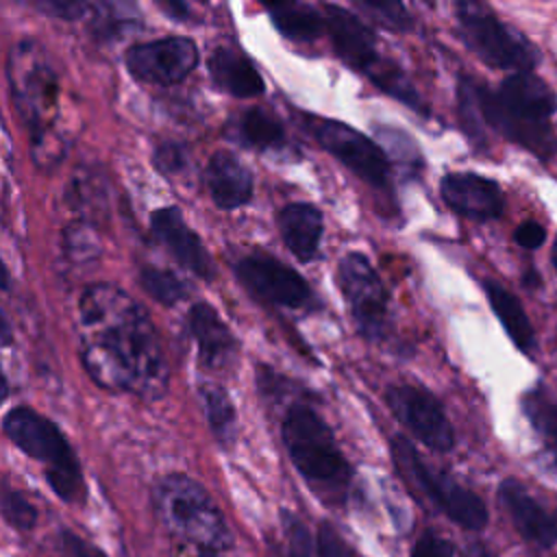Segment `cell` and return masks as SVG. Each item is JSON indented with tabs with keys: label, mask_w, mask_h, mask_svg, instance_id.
Returning <instances> with one entry per match:
<instances>
[{
	"label": "cell",
	"mask_w": 557,
	"mask_h": 557,
	"mask_svg": "<svg viewBox=\"0 0 557 557\" xmlns=\"http://www.w3.org/2000/svg\"><path fill=\"white\" fill-rule=\"evenodd\" d=\"M81 359L104 389L159 400L170 368L148 311L113 283L89 285L78 302Z\"/></svg>",
	"instance_id": "6da1fadb"
},
{
	"label": "cell",
	"mask_w": 557,
	"mask_h": 557,
	"mask_svg": "<svg viewBox=\"0 0 557 557\" xmlns=\"http://www.w3.org/2000/svg\"><path fill=\"white\" fill-rule=\"evenodd\" d=\"M152 505L159 522L200 555L233 546L231 529L211 494L187 474H165L154 483Z\"/></svg>",
	"instance_id": "7a4b0ae2"
},
{
	"label": "cell",
	"mask_w": 557,
	"mask_h": 557,
	"mask_svg": "<svg viewBox=\"0 0 557 557\" xmlns=\"http://www.w3.org/2000/svg\"><path fill=\"white\" fill-rule=\"evenodd\" d=\"M283 442L296 470L326 500H342L350 466L326 422L307 405H292L283 418Z\"/></svg>",
	"instance_id": "3957f363"
},
{
	"label": "cell",
	"mask_w": 557,
	"mask_h": 557,
	"mask_svg": "<svg viewBox=\"0 0 557 557\" xmlns=\"http://www.w3.org/2000/svg\"><path fill=\"white\" fill-rule=\"evenodd\" d=\"M2 431L22 453L44 466L46 481L61 500L85 503L87 487L78 457L50 418L30 407H15L4 416Z\"/></svg>",
	"instance_id": "277c9868"
},
{
	"label": "cell",
	"mask_w": 557,
	"mask_h": 557,
	"mask_svg": "<svg viewBox=\"0 0 557 557\" xmlns=\"http://www.w3.org/2000/svg\"><path fill=\"white\" fill-rule=\"evenodd\" d=\"M392 459L405 483L426 496L453 522L470 531H481L487 524V507L481 496L459 485L448 474L433 472L407 437L396 435L392 440Z\"/></svg>",
	"instance_id": "5b68a950"
},
{
	"label": "cell",
	"mask_w": 557,
	"mask_h": 557,
	"mask_svg": "<svg viewBox=\"0 0 557 557\" xmlns=\"http://www.w3.org/2000/svg\"><path fill=\"white\" fill-rule=\"evenodd\" d=\"M7 76L15 109L33 135L52 128L59 81L46 50L33 39L20 41L9 54Z\"/></svg>",
	"instance_id": "8992f818"
},
{
	"label": "cell",
	"mask_w": 557,
	"mask_h": 557,
	"mask_svg": "<svg viewBox=\"0 0 557 557\" xmlns=\"http://www.w3.org/2000/svg\"><path fill=\"white\" fill-rule=\"evenodd\" d=\"M457 24L466 46L487 65L500 70L531 72L540 54L518 30L507 26L490 7L481 2H459Z\"/></svg>",
	"instance_id": "52a82bcc"
},
{
	"label": "cell",
	"mask_w": 557,
	"mask_h": 557,
	"mask_svg": "<svg viewBox=\"0 0 557 557\" xmlns=\"http://www.w3.org/2000/svg\"><path fill=\"white\" fill-rule=\"evenodd\" d=\"M305 120L307 131L318 139V144L361 181L374 187H385L389 183L387 154L366 135L337 120H320L311 115H305Z\"/></svg>",
	"instance_id": "ba28073f"
},
{
	"label": "cell",
	"mask_w": 557,
	"mask_h": 557,
	"mask_svg": "<svg viewBox=\"0 0 557 557\" xmlns=\"http://www.w3.org/2000/svg\"><path fill=\"white\" fill-rule=\"evenodd\" d=\"M337 283L359 331L370 339H381L387 329L389 298L370 261L359 252H348L337 265Z\"/></svg>",
	"instance_id": "9c48e42d"
},
{
	"label": "cell",
	"mask_w": 557,
	"mask_h": 557,
	"mask_svg": "<svg viewBox=\"0 0 557 557\" xmlns=\"http://www.w3.org/2000/svg\"><path fill=\"white\" fill-rule=\"evenodd\" d=\"M124 61L137 81L176 85L198 65V48L189 37H163L131 46Z\"/></svg>",
	"instance_id": "30bf717a"
},
{
	"label": "cell",
	"mask_w": 557,
	"mask_h": 557,
	"mask_svg": "<svg viewBox=\"0 0 557 557\" xmlns=\"http://www.w3.org/2000/svg\"><path fill=\"white\" fill-rule=\"evenodd\" d=\"M387 405L398 422L405 424L422 444L437 453L453 448V426L433 394L413 385H396L387 392Z\"/></svg>",
	"instance_id": "8fae6325"
},
{
	"label": "cell",
	"mask_w": 557,
	"mask_h": 557,
	"mask_svg": "<svg viewBox=\"0 0 557 557\" xmlns=\"http://www.w3.org/2000/svg\"><path fill=\"white\" fill-rule=\"evenodd\" d=\"M239 283L259 300L281 307H302L311 298L307 281L274 257L250 255L237 261Z\"/></svg>",
	"instance_id": "7c38bea8"
},
{
	"label": "cell",
	"mask_w": 557,
	"mask_h": 557,
	"mask_svg": "<svg viewBox=\"0 0 557 557\" xmlns=\"http://www.w3.org/2000/svg\"><path fill=\"white\" fill-rule=\"evenodd\" d=\"M474 98H476L481 122L496 128L509 141H516L518 146L531 150L540 159H550L557 152V137L548 122H529L511 115L498 102L496 94H492L481 83L474 85Z\"/></svg>",
	"instance_id": "4fadbf2b"
},
{
	"label": "cell",
	"mask_w": 557,
	"mask_h": 557,
	"mask_svg": "<svg viewBox=\"0 0 557 557\" xmlns=\"http://www.w3.org/2000/svg\"><path fill=\"white\" fill-rule=\"evenodd\" d=\"M152 235L165 246V250L198 278L211 281L215 276V265L205 248L202 239L187 226L178 207H161L150 215Z\"/></svg>",
	"instance_id": "5bb4252c"
},
{
	"label": "cell",
	"mask_w": 557,
	"mask_h": 557,
	"mask_svg": "<svg viewBox=\"0 0 557 557\" xmlns=\"http://www.w3.org/2000/svg\"><path fill=\"white\" fill-rule=\"evenodd\" d=\"M322 22L329 30L335 52L355 70L368 74L381 59L376 52L374 33L348 9L337 4H324Z\"/></svg>",
	"instance_id": "9a60e30c"
},
{
	"label": "cell",
	"mask_w": 557,
	"mask_h": 557,
	"mask_svg": "<svg viewBox=\"0 0 557 557\" xmlns=\"http://www.w3.org/2000/svg\"><path fill=\"white\" fill-rule=\"evenodd\" d=\"M444 202L472 220H494L503 213V191L500 187L472 172L446 174L440 183Z\"/></svg>",
	"instance_id": "2e32d148"
},
{
	"label": "cell",
	"mask_w": 557,
	"mask_h": 557,
	"mask_svg": "<svg viewBox=\"0 0 557 557\" xmlns=\"http://www.w3.org/2000/svg\"><path fill=\"white\" fill-rule=\"evenodd\" d=\"M187 326L205 368L226 370L235 361L237 339L211 305L196 302L187 313Z\"/></svg>",
	"instance_id": "e0dca14e"
},
{
	"label": "cell",
	"mask_w": 557,
	"mask_h": 557,
	"mask_svg": "<svg viewBox=\"0 0 557 557\" xmlns=\"http://www.w3.org/2000/svg\"><path fill=\"white\" fill-rule=\"evenodd\" d=\"M496 98L511 115L529 122H548L557 109L555 91L533 72H513L507 76Z\"/></svg>",
	"instance_id": "ac0fdd59"
},
{
	"label": "cell",
	"mask_w": 557,
	"mask_h": 557,
	"mask_svg": "<svg viewBox=\"0 0 557 557\" xmlns=\"http://www.w3.org/2000/svg\"><path fill=\"white\" fill-rule=\"evenodd\" d=\"M498 498L522 537L537 544L540 548H550L557 542L555 520L542 509V505L527 492L520 481L505 479L498 487Z\"/></svg>",
	"instance_id": "d6986e66"
},
{
	"label": "cell",
	"mask_w": 557,
	"mask_h": 557,
	"mask_svg": "<svg viewBox=\"0 0 557 557\" xmlns=\"http://www.w3.org/2000/svg\"><path fill=\"white\" fill-rule=\"evenodd\" d=\"M205 181L220 209H237L252 198V174L231 152H215L209 159Z\"/></svg>",
	"instance_id": "ffe728a7"
},
{
	"label": "cell",
	"mask_w": 557,
	"mask_h": 557,
	"mask_svg": "<svg viewBox=\"0 0 557 557\" xmlns=\"http://www.w3.org/2000/svg\"><path fill=\"white\" fill-rule=\"evenodd\" d=\"M278 231L287 248L302 261H311L318 255L324 220L320 209L307 202H292L278 211Z\"/></svg>",
	"instance_id": "44dd1931"
},
{
	"label": "cell",
	"mask_w": 557,
	"mask_h": 557,
	"mask_svg": "<svg viewBox=\"0 0 557 557\" xmlns=\"http://www.w3.org/2000/svg\"><path fill=\"white\" fill-rule=\"evenodd\" d=\"M209 74L218 89L235 98L263 94V78L257 67L237 50L215 48L209 57Z\"/></svg>",
	"instance_id": "7402d4cb"
},
{
	"label": "cell",
	"mask_w": 557,
	"mask_h": 557,
	"mask_svg": "<svg viewBox=\"0 0 557 557\" xmlns=\"http://www.w3.org/2000/svg\"><path fill=\"white\" fill-rule=\"evenodd\" d=\"M483 289H485L492 311L500 320V324L507 331V335L511 337V342L522 352L531 355L535 348V335H533V326H531L520 300L511 292H507L503 285H498L496 281H483Z\"/></svg>",
	"instance_id": "603a6c76"
},
{
	"label": "cell",
	"mask_w": 557,
	"mask_h": 557,
	"mask_svg": "<svg viewBox=\"0 0 557 557\" xmlns=\"http://www.w3.org/2000/svg\"><path fill=\"white\" fill-rule=\"evenodd\" d=\"M268 13L274 26L294 41H313L324 28L320 13L305 2H274L268 4Z\"/></svg>",
	"instance_id": "cb8c5ba5"
},
{
	"label": "cell",
	"mask_w": 557,
	"mask_h": 557,
	"mask_svg": "<svg viewBox=\"0 0 557 557\" xmlns=\"http://www.w3.org/2000/svg\"><path fill=\"white\" fill-rule=\"evenodd\" d=\"M522 411L557 463V398L544 385H537L522 396Z\"/></svg>",
	"instance_id": "d4e9b609"
},
{
	"label": "cell",
	"mask_w": 557,
	"mask_h": 557,
	"mask_svg": "<svg viewBox=\"0 0 557 557\" xmlns=\"http://www.w3.org/2000/svg\"><path fill=\"white\" fill-rule=\"evenodd\" d=\"M198 394H200V403H202L211 433L222 446H231L235 440L237 416L228 394L224 392V387L215 383H202Z\"/></svg>",
	"instance_id": "484cf974"
},
{
	"label": "cell",
	"mask_w": 557,
	"mask_h": 557,
	"mask_svg": "<svg viewBox=\"0 0 557 557\" xmlns=\"http://www.w3.org/2000/svg\"><path fill=\"white\" fill-rule=\"evenodd\" d=\"M237 135L242 144L257 150L278 148L285 141L281 122L263 109H248L237 122Z\"/></svg>",
	"instance_id": "4316f807"
},
{
	"label": "cell",
	"mask_w": 557,
	"mask_h": 557,
	"mask_svg": "<svg viewBox=\"0 0 557 557\" xmlns=\"http://www.w3.org/2000/svg\"><path fill=\"white\" fill-rule=\"evenodd\" d=\"M368 76H370V81H372L379 89L392 94L394 98H398V100L405 102L407 107H411V109H416V111H420V113L426 111V109L422 107L420 94L413 89V85L409 83V78H407L394 63L379 59V61L374 63V67L368 72Z\"/></svg>",
	"instance_id": "83f0119b"
},
{
	"label": "cell",
	"mask_w": 557,
	"mask_h": 557,
	"mask_svg": "<svg viewBox=\"0 0 557 557\" xmlns=\"http://www.w3.org/2000/svg\"><path fill=\"white\" fill-rule=\"evenodd\" d=\"M139 285L157 302L168 305V307L183 300L189 292L185 281L178 278L174 272L163 270V268H152V265H146L139 270Z\"/></svg>",
	"instance_id": "f1b7e54d"
},
{
	"label": "cell",
	"mask_w": 557,
	"mask_h": 557,
	"mask_svg": "<svg viewBox=\"0 0 557 557\" xmlns=\"http://www.w3.org/2000/svg\"><path fill=\"white\" fill-rule=\"evenodd\" d=\"M0 516L15 531H30L37 524V507L15 487L0 481Z\"/></svg>",
	"instance_id": "f546056e"
},
{
	"label": "cell",
	"mask_w": 557,
	"mask_h": 557,
	"mask_svg": "<svg viewBox=\"0 0 557 557\" xmlns=\"http://www.w3.org/2000/svg\"><path fill=\"white\" fill-rule=\"evenodd\" d=\"M357 7L376 24L389 30L405 33L411 28V15L405 4L394 0H359Z\"/></svg>",
	"instance_id": "4dcf8cb0"
},
{
	"label": "cell",
	"mask_w": 557,
	"mask_h": 557,
	"mask_svg": "<svg viewBox=\"0 0 557 557\" xmlns=\"http://www.w3.org/2000/svg\"><path fill=\"white\" fill-rule=\"evenodd\" d=\"M283 557H311V537L302 520L292 511H281Z\"/></svg>",
	"instance_id": "1f68e13d"
},
{
	"label": "cell",
	"mask_w": 557,
	"mask_h": 557,
	"mask_svg": "<svg viewBox=\"0 0 557 557\" xmlns=\"http://www.w3.org/2000/svg\"><path fill=\"white\" fill-rule=\"evenodd\" d=\"M152 163L168 178L187 176V172H189V152L178 141H163L154 148Z\"/></svg>",
	"instance_id": "d6a6232c"
},
{
	"label": "cell",
	"mask_w": 557,
	"mask_h": 557,
	"mask_svg": "<svg viewBox=\"0 0 557 557\" xmlns=\"http://www.w3.org/2000/svg\"><path fill=\"white\" fill-rule=\"evenodd\" d=\"M65 154V141L52 131H44L39 135H33V161L44 168L50 170L54 168Z\"/></svg>",
	"instance_id": "836d02e7"
},
{
	"label": "cell",
	"mask_w": 557,
	"mask_h": 557,
	"mask_svg": "<svg viewBox=\"0 0 557 557\" xmlns=\"http://www.w3.org/2000/svg\"><path fill=\"white\" fill-rule=\"evenodd\" d=\"M318 555L320 557H357L350 544L339 535L331 522H322L318 529Z\"/></svg>",
	"instance_id": "e575fe53"
},
{
	"label": "cell",
	"mask_w": 557,
	"mask_h": 557,
	"mask_svg": "<svg viewBox=\"0 0 557 557\" xmlns=\"http://www.w3.org/2000/svg\"><path fill=\"white\" fill-rule=\"evenodd\" d=\"M59 557H107V553L78 533L63 529L59 533Z\"/></svg>",
	"instance_id": "d590c367"
},
{
	"label": "cell",
	"mask_w": 557,
	"mask_h": 557,
	"mask_svg": "<svg viewBox=\"0 0 557 557\" xmlns=\"http://www.w3.org/2000/svg\"><path fill=\"white\" fill-rule=\"evenodd\" d=\"M65 248H67L70 257H74V259H89L91 255H98V250H100L96 235L85 224L67 228Z\"/></svg>",
	"instance_id": "8d00e7d4"
},
{
	"label": "cell",
	"mask_w": 557,
	"mask_h": 557,
	"mask_svg": "<svg viewBox=\"0 0 557 557\" xmlns=\"http://www.w3.org/2000/svg\"><path fill=\"white\" fill-rule=\"evenodd\" d=\"M35 7L61 20H81L91 11V4L78 2V0H46V2H37Z\"/></svg>",
	"instance_id": "74e56055"
},
{
	"label": "cell",
	"mask_w": 557,
	"mask_h": 557,
	"mask_svg": "<svg viewBox=\"0 0 557 557\" xmlns=\"http://www.w3.org/2000/svg\"><path fill=\"white\" fill-rule=\"evenodd\" d=\"M411 557H455V548H453V544L448 540L426 531L413 544Z\"/></svg>",
	"instance_id": "f35d334b"
},
{
	"label": "cell",
	"mask_w": 557,
	"mask_h": 557,
	"mask_svg": "<svg viewBox=\"0 0 557 557\" xmlns=\"http://www.w3.org/2000/svg\"><path fill=\"white\" fill-rule=\"evenodd\" d=\"M513 239H516V244H520L522 248L533 250V248H540V246L544 244L546 231H544V226L537 224V222H522V224L513 231Z\"/></svg>",
	"instance_id": "ab89813d"
},
{
	"label": "cell",
	"mask_w": 557,
	"mask_h": 557,
	"mask_svg": "<svg viewBox=\"0 0 557 557\" xmlns=\"http://www.w3.org/2000/svg\"><path fill=\"white\" fill-rule=\"evenodd\" d=\"M159 7H161L170 17H176V20L189 17V7L183 4V2H159Z\"/></svg>",
	"instance_id": "60d3db41"
},
{
	"label": "cell",
	"mask_w": 557,
	"mask_h": 557,
	"mask_svg": "<svg viewBox=\"0 0 557 557\" xmlns=\"http://www.w3.org/2000/svg\"><path fill=\"white\" fill-rule=\"evenodd\" d=\"M9 344H13V329L4 318V313L0 311V346H9Z\"/></svg>",
	"instance_id": "b9f144b4"
},
{
	"label": "cell",
	"mask_w": 557,
	"mask_h": 557,
	"mask_svg": "<svg viewBox=\"0 0 557 557\" xmlns=\"http://www.w3.org/2000/svg\"><path fill=\"white\" fill-rule=\"evenodd\" d=\"M466 557H496V555L483 544H470L466 550Z\"/></svg>",
	"instance_id": "7bdbcfd3"
},
{
	"label": "cell",
	"mask_w": 557,
	"mask_h": 557,
	"mask_svg": "<svg viewBox=\"0 0 557 557\" xmlns=\"http://www.w3.org/2000/svg\"><path fill=\"white\" fill-rule=\"evenodd\" d=\"M9 285H11V276H9L4 261L0 259V289H9Z\"/></svg>",
	"instance_id": "ee69618b"
},
{
	"label": "cell",
	"mask_w": 557,
	"mask_h": 557,
	"mask_svg": "<svg viewBox=\"0 0 557 557\" xmlns=\"http://www.w3.org/2000/svg\"><path fill=\"white\" fill-rule=\"evenodd\" d=\"M7 396H9V383H7V376H4V372L0 368V405L4 403Z\"/></svg>",
	"instance_id": "f6af8a7d"
},
{
	"label": "cell",
	"mask_w": 557,
	"mask_h": 557,
	"mask_svg": "<svg viewBox=\"0 0 557 557\" xmlns=\"http://www.w3.org/2000/svg\"><path fill=\"white\" fill-rule=\"evenodd\" d=\"M553 265H555V270H557V239H555V244H553Z\"/></svg>",
	"instance_id": "bcb514c9"
},
{
	"label": "cell",
	"mask_w": 557,
	"mask_h": 557,
	"mask_svg": "<svg viewBox=\"0 0 557 557\" xmlns=\"http://www.w3.org/2000/svg\"><path fill=\"white\" fill-rule=\"evenodd\" d=\"M200 557H218V555H200Z\"/></svg>",
	"instance_id": "7dc6e473"
},
{
	"label": "cell",
	"mask_w": 557,
	"mask_h": 557,
	"mask_svg": "<svg viewBox=\"0 0 557 557\" xmlns=\"http://www.w3.org/2000/svg\"><path fill=\"white\" fill-rule=\"evenodd\" d=\"M553 520H555V527H557V516H555V518H553Z\"/></svg>",
	"instance_id": "c3c4849f"
}]
</instances>
